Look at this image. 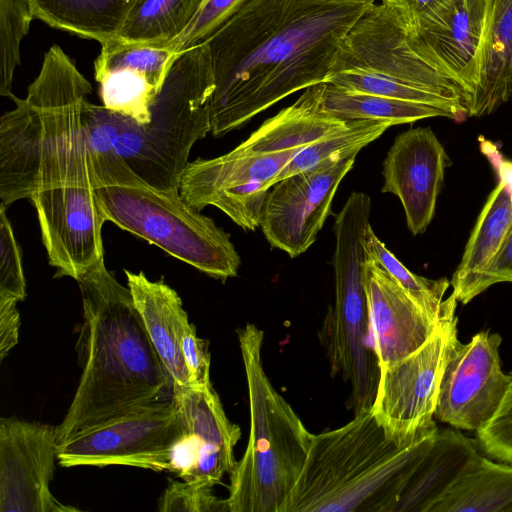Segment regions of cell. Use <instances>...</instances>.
<instances>
[{
	"label": "cell",
	"mask_w": 512,
	"mask_h": 512,
	"mask_svg": "<svg viewBox=\"0 0 512 512\" xmlns=\"http://www.w3.org/2000/svg\"><path fill=\"white\" fill-rule=\"evenodd\" d=\"M173 400L181 408L195 452H234V447L241 437V430L227 418L212 385L204 388H184L173 394Z\"/></svg>",
	"instance_id": "obj_27"
},
{
	"label": "cell",
	"mask_w": 512,
	"mask_h": 512,
	"mask_svg": "<svg viewBox=\"0 0 512 512\" xmlns=\"http://www.w3.org/2000/svg\"><path fill=\"white\" fill-rule=\"evenodd\" d=\"M429 512H512V464L482 456Z\"/></svg>",
	"instance_id": "obj_25"
},
{
	"label": "cell",
	"mask_w": 512,
	"mask_h": 512,
	"mask_svg": "<svg viewBox=\"0 0 512 512\" xmlns=\"http://www.w3.org/2000/svg\"><path fill=\"white\" fill-rule=\"evenodd\" d=\"M250 410L246 451L230 473L229 512H288L311 445L310 433L272 386L262 363L263 331L237 330Z\"/></svg>",
	"instance_id": "obj_7"
},
{
	"label": "cell",
	"mask_w": 512,
	"mask_h": 512,
	"mask_svg": "<svg viewBox=\"0 0 512 512\" xmlns=\"http://www.w3.org/2000/svg\"><path fill=\"white\" fill-rule=\"evenodd\" d=\"M321 105L327 113L341 120H386L393 125L432 117L462 121L467 116V113L454 107L351 92L329 83H324Z\"/></svg>",
	"instance_id": "obj_24"
},
{
	"label": "cell",
	"mask_w": 512,
	"mask_h": 512,
	"mask_svg": "<svg viewBox=\"0 0 512 512\" xmlns=\"http://www.w3.org/2000/svg\"><path fill=\"white\" fill-rule=\"evenodd\" d=\"M176 55L170 47L154 44H102L94 63L102 106L139 124L148 123Z\"/></svg>",
	"instance_id": "obj_16"
},
{
	"label": "cell",
	"mask_w": 512,
	"mask_h": 512,
	"mask_svg": "<svg viewBox=\"0 0 512 512\" xmlns=\"http://www.w3.org/2000/svg\"><path fill=\"white\" fill-rule=\"evenodd\" d=\"M304 147L269 154H246L234 148L216 158H198L185 169L179 193L201 211L224 191L254 182H266L272 187L281 170Z\"/></svg>",
	"instance_id": "obj_18"
},
{
	"label": "cell",
	"mask_w": 512,
	"mask_h": 512,
	"mask_svg": "<svg viewBox=\"0 0 512 512\" xmlns=\"http://www.w3.org/2000/svg\"><path fill=\"white\" fill-rule=\"evenodd\" d=\"M246 0H201L185 31L169 47L177 54L198 45L225 23Z\"/></svg>",
	"instance_id": "obj_34"
},
{
	"label": "cell",
	"mask_w": 512,
	"mask_h": 512,
	"mask_svg": "<svg viewBox=\"0 0 512 512\" xmlns=\"http://www.w3.org/2000/svg\"><path fill=\"white\" fill-rule=\"evenodd\" d=\"M481 458L474 441L459 429L438 428L431 447L410 478L395 512H429Z\"/></svg>",
	"instance_id": "obj_20"
},
{
	"label": "cell",
	"mask_w": 512,
	"mask_h": 512,
	"mask_svg": "<svg viewBox=\"0 0 512 512\" xmlns=\"http://www.w3.org/2000/svg\"><path fill=\"white\" fill-rule=\"evenodd\" d=\"M83 306L78 338L82 373L72 402L56 426L60 446L117 417L166 401L173 382L154 348L129 287L104 258L76 279Z\"/></svg>",
	"instance_id": "obj_3"
},
{
	"label": "cell",
	"mask_w": 512,
	"mask_h": 512,
	"mask_svg": "<svg viewBox=\"0 0 512 512\" xmlns=\"http://www.w3.org/2000/svg\"><path fill=\"white\" fill-rule=\"evenodd\" d=\"M355 158L326 160L278 181L269 189L260 227L272 247L291 258L308 250L330 214L338 186Z\"/></svg>",
	"instance_id": "obj_12"
},
{
	"label": "cell",
	"mask_w": 512,
	"mask_h": 512,
	"mask_svg": "<svg viewBox=\"0 0 512 512\" xmlns=\"http://www.w3.org/2000/svg\"><path fill=\"white\" fill-rule=\"evenodd\" d=\"M136 0H31L34 19L101 45L113 40Z\"/></svg>",
	"instance_id": "obj_23"
},
{
	"label": "cell",
	"mask_w": 512,
	"mask_h": 512,
	"mask_svg": "<svg viewBox=\"0 0 512 512\" xmlns=\"http://www.w3.org/2000/svg\"><path fill=\"white\" fill-rule=\"evenodd\" d=\"M366 248L434 324L441 325L456 316L458 301L454 295L443 299L451 285L447 278L432 280L411 272L376 236L371 225L367 229Z\"/></svg>",
	"instance_id": "obj_29"
},
{
	"label": "cell",
	"mask_w": 512,
	"mask_h": 512,
	"mask_svg": "<svg viewBox=\"0 0 512 512\" xmlns=\"http://www.w3.org/2000/svg\"><path fill=\"white\" fill-rule=\"evenodd\" d=\"M20 314L17 301L0 300V360L18 343Z\"/></svg>",
	"instance_id": "obj_39"
},
{
	"label": "cell",
	"mask_w": 512,
	"mask_h": 512,
	"mask_svg": "<svg viewBox=\"0 0 512 512\" xmlns=\"http://www.w3.org/2000/svg\"><path fill=\"white\" fill-rule=\"evenodd\" d=\"M502 338L489 330L452 348L442 375L435 418L449 426L477 432L500 406L512 375L501 368Z\"/></svg>",
	"instance_id": "obj_11"
},
{
	"label": "cell",
	"mask_w": 512,
	"mask_h": 512,
	"mask_svg": "<svg viewBox=\"0 0 512 512\" xmlns=\"http://www.w3.org/2000/svg\"><path fill=\"white\" fill-rule=\"evenodd\" d=\"M6 206L0 205V300L23 301L26 297L22 254Z\"/></svg>",
	"instance_id": "obj_32"
},
{
	"label": "cell",
	"mask_w": 512,
	"mask_h": 512,
	"mask_svg": "<svg viewBox=\"0 0 512 512\" xmlns=\"http://www.w3.org/2000/svg\"><path fill=\"white\" fill-rule=\"evenodd\" d=\"M449 157L429 127L400 133L383 162V193L396 195L407 227L416 236L431 223Z\"/></svg>",
	"instance_id": "obj_15"
},
{
	"label": "cell",
	"mask_w": 512,
	"mask_h": 512,
	"mask_svg": "<svg viewBox=\"0 0 512 512\" xmlns=\"http://www.w3.org/2000/svg\"><path fill=\"white\" fill-rule=\"evenodd\" d=\"M57 454L55 426L1 418L0 512L77 511L50 491Z\"/></svg>",
	"instance_id": "obj_13"
},
{
	"label": "cell",
	"mask_w": 512,
	"mask_h": 512,
	"mask_svg": "<svg viewBox=\"0 0 512 512\" xmlns=\"http://www.w3.org/2000/svg\"><path fill=\"white\" fill-rule=\"evenodd\" d=\"M512 99V0H488L481 76L468 115L482 117Z\"/></svg>",
	"instance_id": "obj_22"
},
{
	"label": "cell",
	"mask_w": 512,
	"mask_h": 512,
	"mask_svg": "<svg viewBox=\"0 0 512 512\" xmlns=\"http://www.w3.org/2000/svg\"><path fill=\"white\" fill-rule=\"evenodd\" d=\"M375 0H246L205 41L211 134L244 126L283 98L326 83L341 44Z\"/></svg>",
	"instance_id": "obj_2"
},
{
	"label": "cell",
	"mask_w": 512,
	"mask_h": 512,
	"mask_svg": "<svg viewBox=\"0 0 512 512\" xmlns=\"http://www.w3.org/2000/svg\"><path fill=\"white\" fill-rule=\"evenodd\" d=\"M149 338L173 382V394L190 387V376L181 348L180 334L188 316L178 293L162 281H151L143 272L124 270Z\"/></svg>",
	"instance_id": "obj_19"
},
{
	"label": "cell",
	"mask_w": 512,
	"mask_h": 512,
	"mask_svg": "<svg viewBox=\"0 0 512 512\" xmlns=\"http://www.w3.org/2000/svg\"><path fill=\"white\" fill-rule=\"evenodd\" d=\"M386 120H349L341 130L300 150L281 170L275 183L293 174L317 167L329 159L342 160L357 153L376 140L389 127Z\"/></svg>",
	"instance_id": "obj_30"
},
{
	"label": "cell",
	"mask_w": 512,
	"mask_h": 512,
	"mask_svg": "<svg viewBox=\"0 0 512 512\" xmlns=\"http://www.w3.org/2000/svg\"><path fill=\"white\" fill-rule=\"evenodd\" d=\"M487 21L488 0H453L423 27L407 29L414 50L456 82L469 102L480 81Z\"/></svg>",
	"instance_id": "obj_14"
},
{
	"label": "cell",
	"mask_w": 512,
	"mask_h": 512,
	"mask_svg": "<svg viewBox=\"0 0 512 512\" xmlns=\"http://www.w3.org/2000/svg\"><path fill=\"white\" fill-rule=\"evenodd\" d=\"M437 430L399 445L370 408L340 428L312 434L288 512H395Z\"/></svg>",
	"instance_id": "obj_5"
},
{
	"label": "cell",
	"mask_w": 512,
	"mask_h": 512,
	"mask_svg": "<svg viewBox=\"0 0 512 512\" xmlns=\"http://www.w3.org/2000/svg\"><path fill=\"white\" fill-rule=\"evenodd\" d=\"M158 504L162 512L229 511L226 499L217 498L213 486L201 482L170 480Z\"/></svg>",
	"instance_id": "obj_35"
},
{
	"label": "cell",
	"mask_w": 512,
	"mask_h": 512,
	"mask_svg": "<svg viewBox=\"0 0 512 512\" xmlns=\"http://www.w3.org/2000/svg\"><path fill=\"white\" fill-rule=\"evenodd\" d=\"M180 348L189 372L191 387L211 386L208 342L197 336L196 329L189 320L182 326Z\"/></svg>",
	"instance_id": "obj_37"
},
{
	"label": "cell",
	"mask_w": 512,
	"mask_h": 512,
	"mask_svg": "<svg viewBox=\"0 0 512 512\" xmlns=\"http://www.w3.org/2000/svg\"><path fill=\"white\" fill-rule=\"evenodd\" d=\"M90 82L53 45L27 96L0 118V199L35 207L55 277H76L104 258L105 223L94 192L83 109Z\"/></svg>",
	"instance_id": "obj_1"
},
{
	"label": "cell",
	"mask_w": 512,
	"mask_h": 512,
	"mask_svg": "<svg viewBox=\"0 0 512 512\" xmlns=\"http://www.w3.org/2000/svg\"><path fill=\"white\" fill-rule=\"evenodd\" d=\"M476 436L478 446L491 459L512 464V378L496 413Z\"/></svg>",
	"instance_id": "obj_36"
},
{
	"label": "cell",
	"mask_w": 512,
	"mask_h": 512,
	"mask_svg": "<svg viewBox=\"0 0 512 512\" xmlns=\"http://www.w3.org/2000/svg\"><path fill=\"white\" fill-rule=\"evenodd\" d=\"M326 83L468 115V95L414 50L404 19L388 0L372 3L349 30Z\"/></svg>",
	"instance_id": "obj_8"
},
{
	"label": "cell",
	"mask_w": 512,
	"mask_h": 512,
	"mask_svg": "<svg viewBox=\"0 0 512 512\" xmlns=\"http://www.w3.org/2000/svg\"><path fill=\"white\" fill-rule=\"evenodd\" d=\"M213 78L204 42L178 53L150 109L148 123L86 101L90 153H113L143 181L179 192L194 144L211 132Z\"/></svg>",
	"instance_id": "obj_4"
},
{
	"label": "cell",
	"mask_w": 512,
	"mask_h": 512,
	"mask_svg": "<svg viewBox=\"0 0 512 512\" xmlns=\"http://www.w3.org/2000/svg\"><path fill=\"white\" fill-rule=\"evenodd\" d=\"M512 225L509 187L499 181L488 196L464 250L451 286L481 269L497 252Z\"/></svg>",
	"instance_id": "obj_28"
},
{
	"label": "cell",
	"mask_w": 512,
	"mask_h": 512,
	"mask_svg": "<svg viewBox=\"0 0 512 512\" xmlns=\"http://www.w3.org/2000/svg\"><path fill=\"white\" fill-rule=\"evenodd\" d=\"M201 0H136L117 36L124 44L167 46L193 19Z\"/></svg>",
	"instance_id": "obj_26"
},
{
	"label": "cell",
	"mask_w": 512,
	"mask_h": 512,
	"mask_svg": "<svg viewBox=\"0 0 512 512\" xmlns=\"http://www.w3.org/2000/svg\"><path fill=\"white\" fill-rule=\"evenodd\" d=\"M324 83L311 86L290 106L265 120L235 149L269 154L308 146L344 128L348 121L327 113L321 105Z\"/></svg>",
	"instance_id": "obj_21"
},
{
	"label": "cell",
	"mask_w": 512,
	"mask_h": 512,
	"mask_svg": "<svg viewBox=\"0 0 512 512\" xmlns=\"http://www.w3.org/2000/svg\"><path fill=\"white\" fill-rule=\"evenodd\" d=\"M458 319L442 323L427 342L406 358L380 369L371 413L396 444L435 432V410L449 354L457 343Z\"/></svg>",
	"instance_id": "obj_10"
},
{
	"label": "cell",
	"mask_w": 512,
	"mask_h": 512,
	"mask_svg": "<svg viewBox=\"0 0 512 512\" xmlns=\"http://www.w3.org/2000/svg\"><path fill=\"white\" fill-rule=\"evenodd\" d=\"M404 19L408 30H416L434 19L453 0H388Z\"/></svg>",
	"instance_id": "obj_38"
},
{
	"label": "cell",
	"mask_w": 512,
	"mask_h": 512,
	"mask_svg": "<svg viewBox=\"0 0 512 512\" xmlns=\"http://www.w3.org/2000/svg\"><path fill=\"white\" fill-rule=\"evenodd\" d=\"M92 181L104 221L116 224L197 270L225 281L240 256L230 234L179 192L157 189L113 153H90Z\"/></svg>",
	"instance_id": "obj_6"
},
{
	"label": "cell",
	"mask_w": 512,
	"mask_h": 512,
	"mask_svg": "<svg viewBox=\"0 0 512 512\" xmlns=\"http://www.w3.org/2000/svg\"><path fill=\"white\" fill-rule=\"evenodd\" d=\"M31 0H0V95L13 98L14 72L20 64V43L28 33Z\"/></svg>",
	"instance_id": "obj_31"
},
{
	"label": "cell",
	"mask_w": 512,
	"mask_h": 512,
	"mask_svg": "<svg viewBox=\"0 0 512 512\" xmlns=\"http://www.w3.org/2000/svg\"><path fill=\"white\" fill-rule=\"evenodd\" d=\"M512 282V225L493 257L478 271L452 286V294L462 304L494 284Z\"/></svg>",
	"instance_id": "obj_33"
},
{
	"label": "cell",
	"mask_w": 512,
	"mask_h": 512,
	"mask_svg": "<svg viewBox=\"0 0 512 512\" xmlns=\"http://www.w3.org/2000/svg\"><path fill=\"white\" fill-rule=\"evenodd\" d=\"M190 442L179 405L166 400L81 432L58 446L62 467L112 465L176 471L178 447Z\"/></svg>",
	"instance_id": "obj_9"
},
{
	"label": "cell",
	"mask_w": 512,
	"mask_h": 512,
	"mask_svg": "<svg viewBox=\"0 0 512 512\" xmlns=\"http://www.w3.org/2000/svg\"><path fill=\"white\" fill-rule=\"evenodd\" d=\"M367 252L365 289L374 349L382 369L418 350L440 325Z\"/></svg>",
	"instance_id": "obj_17"
}]
</instances>
